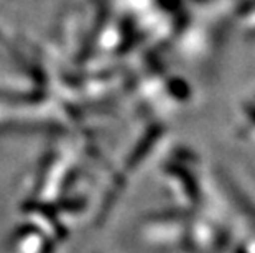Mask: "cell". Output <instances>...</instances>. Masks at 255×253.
Returning a JSON list of instances; mask_svg holds the SVG:
<instances>
[{"instance_id":"cell-1","label":"cell","mask_w":255,"mask_h":253,"mask_svg":"<svg viewBox=\"0 0 255 253\" xmlns=\"http://www.w3.org/2000/svg\"><path fill=\"white\" fill-rule=\"evenodd\" d=\"M242 127H244V133L249 135V138H252L255 142V105L247 107V109L244 110Z\"/></svg>"}]
</instances>
